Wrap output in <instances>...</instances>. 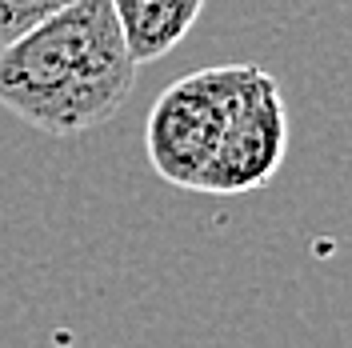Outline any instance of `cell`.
Returning <instances> with one entry per match:
<instances>
[{
    "instance_id": "obj_1",
    "label": "cell",
    "mask_w": 352,
    "mask_h": 348,
    "mask_svg": "<svg viewBox=\"0 0 352 348\" xmlns=\"http://www.w3.org/2000/svg\"><path fill=\"white\" fill-rule=\"evenodd\" d=\"M132 88L136 65L109 0H72L0 48V109L56 140L109 124Z\"/></svg>"
},
{
    "instance_id": "obj_2",
    "label": "cell",
    "mask_w": 352,
    "mask_h": 348,
    "mask_svg": "<svg viewBox=\"0 0 352 348\" xmlns=\"http://www.w3.org/2000/svg\"><path fill=\"white\" fill-rule=\"evenodd\" d=\"M272 72L256 65H217L188 72L153 100L144 120V153L153 173L173 188H197L228 120L261 92Z\"/></svg>"
},
{
    "instance_id": "obj_3",
    "label": "cell",
    "mask_w": 352,
    "mask_h": 348,
    "mask_svg": "<svg viewBox=\"0 0 352 348\" xmlns=\"http://www.w3.org/2000/svg\"><path fill=\"white\" fill-rule=\"evenodd\" d=\"M285 153H288L285 92H280L276 80H268L228 120L217 153L208 160V168L200 173L192 193H208V196L256 193L264 184H272V176L280 173V164H285Z\"/></svg>"
},
{
    "instance_id": "obj_4",
    "label": "cell",
    "mask_w": 352,
    "mask_h": 348,
    "mask_svg": "<svg viewBox=\"0 0 352 348\" xmlns=\"http://www.w3.org/2000/svg\"><path fill=\"white\" fill-rule=\"evenodd\" d=\"M132 65L164 61L197 28L204 0H109Z\"/></svg>"
},
{
    "instance_id": "obj_5",
    "label": "cell",
    "mask_w": 352,
    "mask_h": 348,
    "mask_svg": "<svg viewBox=\"0 0 352 348\" xmlns=\"http://www.w3.org/2000/svg\"><path fill=\"white\" fill-rule=\"evenodd\" d=\"M65 4L72 0H0V48L24 36L28 28H36L41 21H48L52 12H60Z\"/></svg>"
}]
</instances>
